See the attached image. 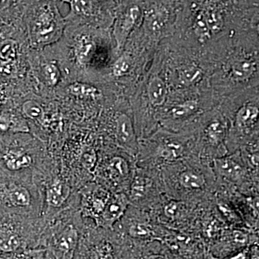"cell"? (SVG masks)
Returning <instances> with one entry per match:
<instances>
[{"label":"cell","mask_w":259,"mask_h":259,"mask_svg":"<svg viewBox=\"0 0 259 259\" xmlns=\"http://www.w3.org/2000/svg\"><path fill=\"white\" fill-rule=\"evenodd\" d=\"M13 100L18 105L19 110L28 122L31 121L33 123L40 125L44 123L47 118V112L41 102L34 98L27 99L25 101L23 100L21 103Z\"/></svg>","instance_id":"obj_27"},{"label":"cell","mask_w":259,"mask_h":259,"mask_svg":"<svg viewBox=\"0 0 259 259\" xmlns=\"http://www.w3.org/2000/svg\"><path fill=\"white\" fill-rule=\"evenodd\" d=\"M214 106L216 101L210 88L170 93L166 105L158 115V127L171 132H182Z\"/></svg>","instance_id":"obj_12"},{"label":"cell","mask_w":259,"mask_h":259,"mask_svg":"<svg viewBox=\"0 0 259 259\" xmlns=\"http://www.w3.org/2000/svg\"><path fill=\"white\" fill-rule=\"evenodd\" d=\"M217 106L228 122V153L258 140L259 87L222 99Z\"/></svg>","instance_id":"obj_6"},{"label":"cell","mask_w":259,"mask_h":259,"mask_svg":"<svg viewBox=\"0 0 259 259\" xmlns=\"http://www.w3.org/2000/svg\"><path fill=\"white\" fill-rule=\"evenodd\" d=\"M23 24L32 50L42 51L63 38L66 24L56 0H30Z\"/></svg>","instance_id":"obj_9"},{"label":"cell","mask_w":259,"mask_h":259,"mask_svg":"<svg viewBox=\"0 0 259 259\" xmlns=\"http://www.w3.org/2000/svg\"><path fill=\"white\" fill-rule=\"evenodd\" d=\"M197 156L190 131L171 132L158 128L139 141L136 166L158 170L169 163Z\"/></svg>","instance_id":"obj_8"},{"label":"cell","mask_w":259,"mask_h":259,"mask_svg":"<svg viewBox=\"0 0 259 259\" xmlns=\"http://www.w3.org/2000/svg\"><path fill=\"white\" fill-rule=\"evenodd\" d=\"M250 249L249 246L245 247L244 249L241 250L234 255H232L228 259H248L249 258Z\"/></svg>","instance_id":"obj_29"},{"label":"cell","mask_w":259,"mask_h":259,"mask_svg":"<svg viewBox=\"0 0 259 259\" xmlns=\"http://www.w3.org/2000/svg\"><path fill=\"white\" fill-rule=\"evenodd\" d=\"M112 192L96 182L88 184L80 191L79 212L81 218L96 222Z\"/></svg>","instance_id":"obj_22"},{"label":"cell","mask_w":259,"mask_h":259,"mask_svg":"<svg viewBox=\"0 0 259 259\" xmlns=\"http://www.w3.org/2000/svg\"><path fill=\"white\" fill-rule=\"evenodd\" d=\"M114 1H115V3H117V2H118V1H119V0H114Z\"/></svg>","instance_id":"obj_35"},{"label":"cell","mask_w":259,"mask_h":259,"mask_svg":"<svg viewBox=\"0 0 259 259\" xmlns=\"http://www.w3.org/2000/svg\"><path fill=\"white\" fill-rule=\"evenodd\" d=\"M144 259H169L166 255L158 254V253H151L146 255Z\"/></svg>","instance_id":"obj_31"},{"label":"cell","mask_w":259,"mask_h":259,"mask_svg":"<svg viewBox=\"0 0 259 259\" xmlns=\"http://www.w3.org/2000/svg\"><path fill=\"white\" fill-rule=\"evenodd\" d=\"M126 194L131 205L149 212L164 195L158 170L136 166Z\"/></svg>","instance_id":"obj_18"},{"label":"cell","mask_w":259,"mask_h":259,"mask_svg":"<svg viewBox=\"0 0 259 259\" xmlns=\"http://www.w3.org/2000/svg\"><path fill=\"white\" fill-rule=\"evenodd\" d=\"M49 245L57 259H71L79 240V233L74 223L59 221L54 226Z\"/></svg>","instance_id":"obj_21"},{"label":"cell","mask_w":259,"mask_h":259,"mask_svg":"<svg viewBox=\"0 0 259 259\" xmlns=\"http://www.w3.org/2000/svg\"><path fill=\"white\" fill-rule=\"evenodd\" d=\"M0 211L26 219L41 218L42 192L37 181L0 177Z\"/></svg>","instance_id":"obj_14"},{"label":"cell","mask_w":259,"mask_h":259,"mask_svg":"<svg viewBox=\"0 0 259 259\" xmlns=\"http://www.w3.org/2000/svg\"><path fill=\"white\" fill-rule=\"evenodd\" d=\"M90 259H115L111 245L102 243L95 245L91 250Z\"/></svg>","instance_id":"obj_28"},{"label":"cell","mask_w":259,"mask_h":259,"mask_svg":"<svg viewBox=\"0 0 259 259\" xmlns=\"http://www.w3.org/2000/svg\"><path fill=\"white\" fill-rule=\"evenodd\" d=\"M163 193L170 198L194 203L212 199L216 179L210 163L194 156L158 169Z\"/></svg>","instance_id":"obj_4"},{"label":"cell","mask_w":259,"mask_h":259,"mask_svg":"<svg viewBox=\"0 0 259 259\" xmlns=\"http://www.w3.org/2000/svg\"><path fill=\"white\" fill-rule=\"evenodd\" d=\"M207 259H218L217 258H215V257L213 256L212 254H208L207 255Z\"/></svg>","instance_id":"obj_32"},{"label":"cell","mask_w":259,"mask_h":259,"mask_svg":"<svg viewBox=\"0 0 259 259\" xmlns=\"http://www.w3.org/2000/svg\"><path fill=\"white\" fill-rule=\"evenodd\" d=\"M30 0H0V29L23 28L24 13Z\"/></svg>","instance_id":"obj_26"},{"label":"cell","mask_w":259,"mask_h":259,"mask_svg":"<svg viewBox=\"0 0 259 259\" xmlns=\"http://www.w3.org/2000/svg\"><path fill=\"white\" fill-rule=\"evenodd\" d=\"M211 167L218 185L230 187L243 195H258V179L247 168L239 150L214 158Z\"/></svg>","instance_id":"obj_16"},{"label":"cell","mask_w":259,"mask_h":259,"mask_svg":"<svg viewBox=\"0 0 259 259\" xmlns=\"http://www.w3.org/2000/svg\"><path fill=\"white\" fill-rule=\"evenodd\" d=\"M258 245H253L250 249V259H259Z\"/></svg>","instance_id":"obj_30"},{"label":"cell","mask_w":259,"mask_h":259,"mask_svg":"<svg viewBox=\"0 0 259 259\" xmlns=\"http://www.w3.org/2000/svg\"><path fill=\"white\" fill-rule=\"evenodd\" d=\"M15 134H30V128L18 105L9 99L0 105V136Z\"/></svg>","instance_id":"obj_24"},{"label":"cell","mask_w":259,"mask_h":259,"mask_svg":"<svg viewBox=\"0 0 259 259\" xmlns=\"http://www.w3.org/2000/svg\"><path fill=\"white\" fill-rule=\"evenodd\" d=\"M144 3L142 23L129 39L155 53L163 40L175 35L180 0H144Z\"/></svg>","instance_id":"obj_11"},{"label":"cell","mask_w":259,"mask_h":259,"mask_svg":"<svg viewBox=\"0 0 259 259\" xmlns=\"http://www.w3.org/2000/svg\"><path fill=\"white\" fill-rule=\"evenodd\" d=\"M130 205L127 194L112 192L105 208L95 222V226L105 231H112L114 226L123 217Z\"/></svg>","instance_id":"obj_23"},{"label":"cell","mask_w":259,"mask_h":259,"mask_svg":"<svg viewBox=\"0 0 259 259\" xmlns=\"http://www.w3.org/2000/svg\"><path fill=\"white\" fill-rule=\"evenodd\" d=\"M99 115V131L102 144L115 146L136 158L139 139L127 98L115 97L103 107Z\"/></svg>","instance_id":"obj_10"},{"label":"cell","mask_w":259,"mask_h":259,"mask_svg":"<svg viewBox=\"0 0 259 259\" xmlns=\"http://www.w3.org/2000/svg\"><path fill=\"white\" fill-rule=\"evenodd\" d=\"M144 0H119L116 3L111 34L117 55L130 37L141 26L144 18Z\"/></svg>","instance_id":"obj_19"},{"label":"cell","mask_w":259,"mask_h":259,"mask_svg":"<svg viewBox=\"0 0 259 259\" xmlns=\"http://www.w3.org/2000/svg\"><path fill=\"white\" fill-rule=\"evenodd\" d=\"M42 141L30 134L0 136V177L33 179L42 177Z\"/></svg>","instance_id":"obj_7"},{"label":"cell","mask_w":259,"mask_h":259,"mask_svg":"<svg viewBox=\"0 0 259 259\" xmlns=\"http://www.w3.org/2000/svg\"><path fill=\"white\" fill-rule=\"evenodd\" d=\"M36 65V79L44 88L53 90L61 86L65 75L63 65L54 58L40 59Z\"/></svg>","instance_id":"obj_25"},{"label":"cell","mask_w":259,"mask_h":259,"mask_svg":"<svg viewBox=\"0 0 259 259\" xmlns=\"http://www.w3.org/2000/svg\"><path fill=\"white\" fill-rule=\"evenodd\" d=\"M185 131L192 133L196 153L204 161L211 164L214 158L228 154V122L217 105L202 114Z\"/></svg>","instance_id":"obj_13"},{"label":"cell","mask_w":259,"mask_h":259,"mask_svg":"<svg viewBox=\"0 0 259 259\" xmlns=\"http://www.w3.org/2000/svg\"><path fill=\"white\" fill-rule=\"evenodd\" d=\"M169 93L161 59L156 51L148 71L127 98L139 141L159 128L158 115L166 105Z\"/></svg>","instance_id":"obj_5"},{"label":"cell","mask_w":259,"mask_h":259,"mask_svg":"<svg viewBox=\"0 0 259 259\" xmlns=\"http://www.w3.org/2000/svg\"><path fill=\"white\" fill-rule=\"evenodd\" d=\"M62 3H69L71 0H61Z\"/></svg>","instance_id":"obj_34"},{"label":"cell","mask_w":259,"mask_h":259,"mask_svg":"<svg viewBox=\"0 0 259 259\" xmlns=\"http://www.w3.org/2000/svg\"><path fill=\"white\" fill-rule=\"evenodd\" d=\"M156 54L161 59L170 93L210 88V69L202 51L171 37L158 46Z\"/></svg>","instance_id":"obj_3"},{"label":"cell","mask_w":259,"mask_h":259,"mask_svg":"<svg viewBox=\"0 0 259 259\" xmlns=\"http://www.w3.org/2000/svg\"><path fill=\"white\" fill-rule=\"evenodd\" d=\"M0 259H11V258H8V257L5 256V255H0Z\"/></svg>","instance_id":"obj_33"},{"label":"cell","mask_w":259,"mask_h":259,"mask_svg":"<svg viewBox=\"0 0 259 259\" xmlns=\"http://www.w3.org/2000/svg\"><path fill=\"white\" fill-rule=\"evenodd\" d=\"M64 17L66 26L110 30L116 8L114 0H71Z\"/></svg>","instance_id":"obj_17"},{"label":"cell","mask_w":259,"mask_h":259,"mask_svg":"<svg viewBox=\"0 0 259 259\" xmlns=\"http://www.w3.org/2000/svg\"><path fill=\"white\" fill-rule=\"evenodd\" d=\"M258 27V3L248 0H180L174 38L202 51L223 37Z\"/></svg>","instance_id":"obj_1"},{"label":"cell","mask_w":259,"mask_h":259,"mask_svg":"<svg viewBox=\"0 0 259 259\" xmlns=\"http://www.w3.org/2000/svg\"><path fill=\"white\" fill-rule=\"evenodd\" d=\"M42 211L41 218L51 219L64 210L71 195V187L65 179L52 176L42 187Z\"/></svg>","instance_id":"obj_20"},{"label":"cell","mask_w":259,"mask_h":259,"mask_svg":"<svg viewBox=\"0 0 259 259\" xmlns=\"http://www.w3.org/2000/svg\"><path fill=\"white\" fill-rule=\"evenodd\" d=\"M216 105L222 99L259 87L258 27L224 37L206 53Z\"/></svg>","instance_id":"obj_2"},{"label":"cell","mask_w":259,"mask_h":259,"mask_svg":"<svg viewBox=\"0 0 259 259\" xmlns=\"http://www.w3.org/2000/svg\"><path fill=\"white\" fill-rule=\"evenodd\" d=\"M95 171L96 183L111 192L127 193L136 168V158L122 150L102 144Z\"/></svg>","instance_id":"obj_15"}]
</instances>
